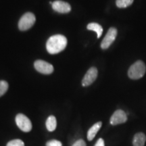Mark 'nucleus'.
Here are the masks:
<instances>
[{"label":"nucleus","mask_w":146,"mask_h":146,"mask_svg":"<svg viewBox=\"0 0 146 146\" xmlns=\"http://www.w3.org/2000/svg\"><path fill=\"white\" fill-rule=\"evenodd\" d=\"M102 126V122H98V123H95L94 125L91 127L90 129L88 130V132H87V139L89 141H92L93 139L95 138V137L96 136L97 133H98V131H100V129H101Z\"/></svg>","instance_id":"obj_10"},{"label":"nucleus","mask_w":146,"mask_h":146,"mask_svg":"<svg viewBox=\"0 0 146 146\" xmlns=\"http://www.w3.org/2000/svg\"><path fill=\"white\" fill-rule=\"evenodd\" d=\"M127 120V115L122 110H117L111 116L110 123L113 126L125 123Z\"/></svg>","instance_id":"obj_8"},{"label":"nucleus","mask_w":146,"mask_h":146,"mask_svg":"<svg viewBox=\"0 0 146 146\" xmlns=\"http://www.w3.org/2000/svg\"><path fill=\"white\" fill-rule=\"evenodd\" d=\"M8 89V83L5 81H0V97L4 95Z\"/></svg>","instance_id":"obj_15"},{"label":"nucleus","mask_w":146,"mask_h":146,"mask_svg":"<svg viewBox=\"0 0 146 146\" xmlns=\"http://www.w3.org/2000/svg\"><path fill=\"white\" fill-rule=\"evenodd\" d=\"M145 72V64L141 60H138L131 66L128 70V76L131 79L137 80L143 77Z\"/></svg>","instance_id":"obj_2"},{"label":"nucleus","mask_w":146,"mask_h":146,"mask_svg":"<svg viewBox=\"0 0 146 146\" xmlns=\"http://www.w3.org/2000/svg\"><path fill=\"white\" fill-rule=\"evenodd\" d=\"M134 0H116V6L119 8H125L133 3Z\"/></svg>","instance_id":"obj_14"},{"label":"nucleus","mask_w":146,"mask_h":146,"mask_svg":"<svg viewBox=\"0 0 146 146\" xmlns=\"http://www.w3.org/2000/svg\"><path fill=\"white\" fill-rule=\"evenodd\" d=\"M146 141V136L143 133H137L133 137V146H144Z\"/></svg>","instance_id":"obj_11"},{"label":"nucleus","mask_w":146,"mask_h":146,"mask_svg":"<svg viewBox=\"0 0 146 146\" xmlns=\"http://www.w3.org/2000/svg\"><path fill=\"white\" fill-rule=\"evenodd\" d=\"M35 16L33 13L27 12L22 16L18 22V28L21 31H27L33 26L35 23Z\"/></svg>","instance_id":"obj_3"},{"label":"nucleus","mask_w":146,"mask_h":146,"mask_svg":"<svg viewBox=\"0 0 146 146\" xmlns=\"http://www.w3.org/2000/svg\"><path fill=\"white\" fill-rule=\"evenodd\" d=\"M72 146H87L86 143L83 139H78L74 142Z\"/></svg>","instance_id":"obj_18"},{"label":"nucleus","mask_w":146,"mask_h":146,"mask_svg":"<svg viewBox=\"0 0 146 146\" xmlns=\"http://www.w3.org/2000/svg\"><path fill=\"white\" fill-rule=\"evenodd\" d=\"M117 29L114 27H111L109 29L106 35V36L102 40L101 43V47L103 50H106L108 47L112 44L113 42L116 39V36H117Z\"/></svg>","instance_id":"obj_5"},{"label":"nucleus","mask_w":146,"mask_h":146,"mask_svg":"<svg viewBox=\"0 0 146 146\" xmlns=\"http://www.w3.org/2000/svg\"><path fill=\"white\" fill-rule=\"evenodd\" d=\"M46 146H62V143L58 140L52 139L47 142Z\"/></svg>","instance_id":"obj_17"},{"label":"nucleus","mask_w":146,"mask_h":146,"mask_svg":"<svg viewBox=\"0 0 146 146\" xmlns=\"http://www.w3.org/2000/svg\"><path fill=\"white\" fill-rule=\"evenodd\" d=\"M6 146H25V143L21 139H13L11 140L7 143Z\"/></svg>","instance_id":"obj_16"},{"label":"nucleus","mask_w":146,"mask_h":146,"mask_svg":"<svg viewBox=\"0 0 146 146\" xmlns=\"http://www.w3.org/2000/svg\"><path fill=\"white\" fill-rule=\"evenodd\" d=\"M87 28L89 31H93L96 32L98 39L100 38V36L102 35V33H103V28H102V27L100 25H99V24L96 23H89L87 25Z\"/></svg>","instance_id":"obj_12"},{"label":"nucleus","mask_w":146,"mask_h":146,"mask_svg":"<svg viewBox=\"0 0 146 146\" xmlns=\"http://www.w3.org/2000/svg\"><path fill=\"white\" fill-rule=\"evenodd\" d=\"M67 45V39L64 35H56L49 38L46 43L47 52L51 54H56L61 52Z\"/></svg>","instance_id":"obj_1"},{"label":"nucleus","mask_w":146,"mask_h":146,"mask_svg":"<svg viewBox=\"0 0 146 146\" xmlns=\"http://www.w3.org/2000/svg\"><path fill=\"white\" fill-rule=\"evenodd\" d=\"M16 123L18 127L23 132L29 133L32 130V123L30 119L23 114H18L16 115Z\"/></svg>","instance_id":"obj_4"},{"label":"nucleus","mask_w":146,"mask_h":146,"mask_svg":"<svg viewBox=\"0 0 146 146\" xmlns=\"http://www.w3.org/2000/svg\"><path fill=\"white\" fill-rule=\"evenodd\" d=\"M47 129L50 132H53L56 130V127H57V121H56V118L54 116H50L46 120L45 123Z\"/></svg>","instance_id":"obj_13"},{"label":"nucleus","mask_w":146,"mask_h":146,"mask_svg":"<svg viewBox=\"0 0 146 146\" xmlns=\"http://www.w3.org/2000/svg\"><path fill=\"white\" fill-rule=\"evenodd\" d=\"M98 69L95 67H91L87 70L82 80V85L83 87H87L91 85L98 77Z\"/></svg>","instance_id":"obj_7"},{"label":"nucleus","mask_w":146,"mask_h":146,"mask_svg":"<svg viewBox=\"0 0 146 146\" xmlns=\"http://www.w3.org/2000/svg\"><path fill=\"white\" fill-rule=\"evenodd\" d=\"M52 8L56 12L61 14H66L70 12L71 7L69 3L63 1H55L52 3Z\"/></svg>","instance_id":"obj_9"},{"label":"nucleus","mask_w":146,"mask_h":146,"mask_svg":"<svg viewBox=\"0 0 146 146\" xmlns=\"http://www.w3.org/2000/svg\"><path fill=\"white\" fill-rule=\"evenodd\" d=\"M94 146H105L104 140L102 138H100L97 141Z\"/></svg>","instance_id":"obj_19"},{"label":"nucleus","mask_w":146,"mask_h":146,"mask_svg":"<svg viewBox=\"0 0 146 146\" xmlns=\"http://www.w3.org/2000/svg\"><path fill=\"white\" fill-rule=\"evenodd\" d=\"M34 66L38 72L42 74H50L54 72V66L51 64L43 60H36L35 62Z\"/></svg>","instance_id":"obj_6"}]
</instances>
